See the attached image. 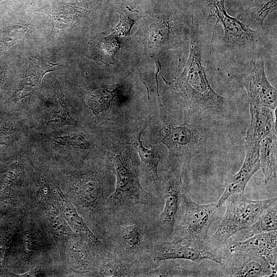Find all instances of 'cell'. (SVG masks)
Here are the masks:
<instances>
[{
    "label": "cell",
    "instance_id": "12",
    "mask_svg": "<svg viewBox=\"0 0 277 277\" xmlns=\"http://www.w3.org/2000/svg\"><path fill=\"white\" fill-rule=\"evenodd\" d=\"M260 148L259 145L246 144V155L243 165L236 173L226 180L225 190L216 204L217 206L221 207L231 195L243 194L250 179L260 169Z\"/></svg>",
    "mask_w": 277,
    "mask_h": 277
},
{
    "label": "cell",
    "instance_id": "5",
    "mask_svg": "<svg viewBox=\"0 0 277 277\" xmlns=\"http://www.w3.org/2000/svg\"><path fill=\"white\" fill-rule=\"evenodd\" d=\"M169 170L164 181V204L159 216L162 234L166 237L173 234L175 222L181 198L186 193L189 185V164L169 162Z\"/></svg>",
    "mask_w": 277,
    "mask_h": 277
},
{
    "label": "cell",
    "instance_id": "27",
    "mask_svg": "<svg viewBox=\"0 0 277 277\" xmlns=\"http://www.w3.org/2000/svg\"><path fill=\"white\" fill-rule=\"evenodd\" d=\"M118 13L120 14L121 21L113 30L119 34L129 35L130 30L134 22L126 14L120 12Z\"/></svg>",
    "mask_w": 277,
    "mask_h": 277
},
{
    "label": "cell",
    "instance_id": "20",
    "mask_svg": "<svg viewBox=\"0 0 277 277\" xmlns=\"http://www.w3.org/2000/svg\"><path fill=\"white\" fill-rule=\"evenodd\" d=\"M120 238L122 244L126 249L135 251L138 249L142 244L143 231L137 224H127L122 228Z\"/></svg>",
    "mask_w": 277,
    "mask_h": 277
},
{
    "label": "cell",
    "instance_id": "15",
    "mask_svg": "<svg viewBox=\"0 0 277 277\" xmlns=\"http://www.w3.org/2000/svg\"><path fill=\"white\" fill-rule=\"evenodd\" d=\"M148 124L149 123H146L143 128L131 137L128 142L124 144H130L134 147L152 181L155 183L159 179L158 166L161 159L160 155L152 148L150 149L146 148L143 146L141 139L142 133Z\"/></svg>",
    "mask_w": 277,
    "mask_h": 277
},
{
    "label": "cell",
    "instance_id": "24",
    "mask_svg": "<svg viewBox=\"0 0 277 277\" xmlns=\"http://www.w3.org/2000/svg\"><path fill=\"white\" fill-rule=\"evenodd\" d=\"M49 114V120L50 122L55 123H63L71 121V118L70 116L67 109L62 103L60 100H58V103Z\"/></svg>",
    "mask_w": 277,
    "mask_h": 277
},
{
    "label": "cell",
    "instance_id": "7",
    "mask_svg": "<svg viewBox=\"0 0 277 277\" xmlns=\"http://www.w3.org/2000/svg\"><path fill=\"white\" fill-rule=\"evenodd\" d=\"M239 78L246 90L250 105L276 110V90L267 78L263 60H251Z\"/></svg>",
    "mask_w": 277,
    "mask_h": 277
},
{
    "label": "cell",
    "instance_id": "17",
    "mask_svg": "<svg viewBox=\"0 0 277 277\" xmlns=\"http://www.w3.org/2000/svg\"><path fill=\"white\" fill-rule=\"evenodd\" d=\"M102 187L98 181L93 177L83 179L76 190V196L79 202L86 207L96 204L102 195Z\"/></svg>",
    "mask_w": 277,
    "mask_h": 277
},
{
    "label": "cell",
    "instance_id": "28",
    "mask_svg": "<svg viewBox=\"0 0 277 277\" xmlns=\"http://www.w3.org/2000/svg\"><path fill=\"white\" fill-rule=\"evenodd\" d=\"M73 250L76 264L80 266H86L89 263V256L85 248L76 244L74 245Z\"/></svg>",
    "mask_w": 277,
    "mask_h": 277
},
{
    "label": "cell",
    "instance_id": "8",
    "mask_svg": "<svg viewBox=\"0 0 277 277\" xmlns=\"http://www.w3.org/2000/svg\"><path fill=\"white\" fill-rule=\"evenodd\" d=\"M224 276H274L276 265L271 266L263 256L244 251L228 252L219 248Z\"/></svg>",
    "mask_w": 277,
    "mask_h": 277
},
{
    "label": "cell",
    "instance_id": "1",
    "mask_svg": "<svg viewBox=\"0 0 277 277\" xmlns=\"http://www.w3.org/2000/svg\"><path fill=\"white\" fill-rule=\"evenodd\" d=\"M160 107L156 136L168 148L169 160L190 163L212 143L213 131L202 117L181 118L167 112L162 105Z\"/></svg>",
    "mask_w": 277,
    "mask_h": 277
},
{
    "label": "cell",
    "instance_id": "29",
    "mask_svg": "<svg viewBox=\"0 0 277 277\" xmlns=\"http://www.w3.org/2000/svg\"><path fill=\"white\" fill-rule=\"evenodd\" d=\"M63 138L67 144L80 148L88 149L91 146V144L80 134L72 135L65 138L63 137Z\"/></svg>",
    "mask_w": 277,
    "mask_h": 277
},
{
    "label": "cell",
    "instance_id": "23",
    "mask_svg": "<svg viewBox=\"0 0 277 277\" xmlns=\"http://www.w3.org/2000/svg\"><path fill=\"white\" fill-rule=\"evenodd\" d=\"M276 8V0H264L253 11L250 18V25L263 28V22L267 15Z\"/></svg>",
    "mask_w": 277,
    "mask_h": 277
},
{
    "label": "cell",
    "instance_id": "19",
    "mask_svg": "<svg viewBox=\"0 0 277 277\" xmlns=\"http://www.w3.org/2000/svg\"><path fill=\"white\" fill-rule=\"evenodd\" d=\"M100 274L102 276H134L130 264L113 256L108 257L105 261L101 267Z\"/></svg>",
    "mask_w": 277,
    "mask_h": 277
},
{
    "label": "cell",
    "instance_id": "10",
    "mask_svg": "<svg viewBox=\"0 0 277 277\" xmlns=\"http://www.w3.org/2000/svg\"><path fill=\"white\" fill-rule=\"evenodd\" d=\"M182 242V241L175 239L171 241L160 242L155 247L154 260L182 259L199 263L207 259L222 265V255L219 249H200L189 245H183Z\"/></svg>",
    "mask_w": 277,
    "mask_h": 277
},
{
    "label": "cell",
    "instance_id": "14",
    "mask_svg": "<svg viewBox=\"0 0 277 277\" xmlns=\"http://www.w3.org/2000/svg\"><path fill=\"white\" fill-rule=\"evenodd\" d=\"M260 165L266 185L276 180L277 174V135L273 132L262 142L260 148Z\"/></svg>",
    "mask_w": 277,
    "mask_h": 277
},
{
    "label": "cell",
    "instance_id": "6",
    "mask_svg": "<svg viewBox=\"0 0 277 277\" xmlns=\"http://www.w3.org/2000/svg\"><path fill=\"white\" fill-rule=\"evenodd\" d=\"M113 163L116 175L115 189L110 196L113 203L147 204L149 194L142 186L131 161L123 149L115 154Z\"/></svg>",
    "mask_w": 277,
    "mask_h": 277
},
{
    "label": "cell",
    "instance_id": "13",
    "mask_svg": "<svg viewBox=\"0 0 277 277\" xmlns=\"http://www.w3.org/2000/svg\"><path fill=\"white\" fill-rule=\"evenodd\" d=\"M250 124L247 130L245 144L261 145L263 140L276 131V110L250 105Z\"/></svg>",
    "mask_w": 277,
    "mask_h": 277
},
{
    "label": "cell",
    "instance_id": "18",
    "mask_svg": "<svg viewBox=\"0 0 277 277\" xmlns=\"http://www.w3.org/2000/svg\"><path fill=\"white\" fill-rule=\"evenodd\" d=\"M245 229L247 230L246 232L244 233L245 239L255 234L276 230V203L271 205L265 209L257 220L251 226Z\"/></svg>",
    "mask_w": 277,
    "mask_h": 277
},
{
    "label": "cell",
    "instance_id": "25",
    "mask_svg": "<svg viewBox=\"0 0 277 277\" xmlns=\"http://www.w3.org/2000/svg\"><path fill=\"white\" fill-rule=\"evenodd\" d=\"M49 220L51 228L57 236H63L66 234V232H68L64 220L56 211H51Z\"/></svg>",
    "mask_w": 277,
    "mask_h": 277
},
{
    "label": "cell",
    "instance_id": "2",
    "mask_svg": "<svg viewBox=\"0 0 277 277\" xmlns=\"http://www.w3.org/2000/svg\"><path fill=\"white\" fill-rule=\"evenodd\" d=\"M192 23L189 56L175 87L185 102L186 111L184 116L197 118L206 110L223 109L226 99L212 89L207 79L202 64L199 26L194 23L193 19Z\"/></svg>",
    "mask_w": 277,
    "mask_h": 277
},
{
    "label": "cell",
    "instance_id": "26",
    "mask_svg": "<svg viewBox=\"0 0 277 277\" xmlns=\"http://www.w3.org/2000/svg\"><path fill=\"white\" fill-rule=\"evenodd\" d=\"M29 67L27 69L30 68L33 66L36 65L42 70V77L47 72L60 69L63 68V66L58 64H52L44 60L36 58L35 57H28Z\"/></svg>",
    "mask_w": 277,
    "mask_h": 277
},
{
    "label": "cell",
    "instance_id": "3",
    "mask_svg": "<svg viewBox=\"0 0 277 277\" xmlns=\"http://www.w3.org/2000/svg\"><path fill=\"white\" fill-rule=\"evenodd\" d=\"M220 207L215 203L199 204L186 193L183 194L175 222L174 239L186 240L198 249H209V228L219 218Z\"/></svg>",
    "mask_w": 277,
    "mask_h": 277
},
{
    "label": "cell",
    "instance_id": "4",
    "mask_svg": "<svg viewBox=\"0 0 277 277\" xmlns=\"http://www.w3.org/2000/svg\"><path fill=\"white\" fill-rule=\"evenodd\" d=\"M276 197L251 200L243 194L229 196L226 201V209L223 220L209 238V249L220 248L236 233L249 227L265 209L276 203Z\"/></svg>",
    "mask_w": 277,
    "mask_h": 277
},
{
    "label": "cell",
    "instance_id": "9",
    "mask_svg": "<svg viewBox=\"0 0 277 277\" xmlns=\"http://www.w3.org/2000/svg\"><path fill=\"white\" fill-rule=\"evenodd\" d=\"M225 1L208 0L206 4L207 18L214 17L216 19L212 38L217 24L221 23L224 31L223 41L226 43L244 45L254 41L255 31L245 23L227 14L224 7Z\"/></svg>",
    "mask_w": 277,
    "mask_h": 277
},
{
    "label": "cell",
    "instance_id": "22",
    "mask_svg": "<svg viewBox=\"0 0 277 277\" xmlns=\"http://www.w3.org/2000/svg\"><path fill=\"white\" fill-rule=\"evenodd\" d=\"M113 92L106 90L96 91L89 98L87 104L94 113L102 112L110 107L114 97Z\"/></svg>",
    "mask_w": 277,
    "mask_h": 277
},
{
    "label": "cell",
    "instance_id": "30",
    "mask_svg": "<svg viewBox=\"0 0 277 277\" xmlns=\"http://www.w3.org/2000/svg\"><path fill=\"white\" fill-rule=\"evenodd\" d=\"M45 273L41 268H35L30 271L21 274L22 276H41L44 275Z\"/></svg>",
    "mask_w": 277,
    "mask_h": 277
},
{
    "label": "cell",
    "instance_id": "11",
    "mask_svg": "<svg viewBox=\"0 0 277 277\" xmlns=\"http://www.w3.org/2000/svg\"><path fill=\"white\" fill-rule=\"evenodd\" d=\"M220 248L228 252H252L265 258L272 266L276 265V230L255 234L241 241L230 239Z\"/></svg>",
    "mask_w": 277,
    "mask_h": 277
},
{
    "label": "cell",
    "instance_id": "21",
    "mask_svg": "<svg viewBox=\"0 0 277 277\" xmlns=\"http://www.w3.org/2000/svg\"><path fill=\"white\" fill-rule=\"evenodd\" d=\"M159 268L148 273L151 276H195L189 271L183 270L175 260H167Z\"/></svg>",
    "mask_w": 277,
    "mask_h": 277
},
{
    "label": "cell",
    "instance_id": "16",
    "mask_svg": "<svg viewBox=\"0 0 277 277\" xmlns=\"http://www.w3.org/2000/svg\"><path fill=\"white\" fill-rule=\"evenodd\" d=\"M62 210L66 220L86 240L94 244H101L88 227L83 217L79 214L74 205L59 192Z\"/></svg>",
    "mask_w": 277,
    "mask_h": 277
},
{
    "label": "cell",
    "instance_id": "31",
    "mask_svg": "<svg viewBox=\"0 0 277 277\" xmlns=\"http://www.w3.org/2000/svg\"><path fill=\"white\" fill-rule=\"evenodd\" d=\"M0 1H2V0H0Z\"/></svg>",
    "mask_w": 277,
    "mask_h": 277
}]
</instances>
